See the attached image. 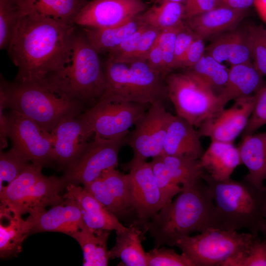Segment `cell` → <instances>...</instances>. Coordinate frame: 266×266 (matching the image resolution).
Here are the masks:
<instances>
[{"label": "cell", "instance_id": "cell-14", "mask_svg": "<svg viewBox=\"0 0 266 266\" xmlns=\"http://www.w3.org/2000/svg\"><path fill=\"white\" fill-rule=\"evenodd\" d=\"M145 9L142 0H91L80 10L75 25L90 28L116 27L130 22Z\"/></svg>", "mask_w": 266, "mask_h": 266}, {"label": "cell", "instance_id": "cell-4", "mask_svg": "<svg viewBox=\"0 0 266 266\" xmlns=\"http://www.w3.org/2000/svg\"><path fill=\"white\" fill-rule=\"evenodd\" d=\"M99 54L83 31H75L67 64L44 84L61 95L78 100L89 107L94 105L106 87Z\"/></svg>", "mask_w": 266, "mask_h": 266}, {"label": "cell", "instance_id": "cell-26", "mask_svg": "<svg viewBox=\"0 0 266 266\" xmlns=\"http://www.w3.org/2000/svg\"><path fill=\"white\" fill-rule=\"evenodd\" d=\"M67 184L62 177H47L42 174L30 191L27 197L20 206L16 214H34L45 210L49 205H56L62 202L65 197L60 194Z\"/></svg>", "mask_w": 266, "mask_h": 266}, {"label": "cell", "instance_id": "cell-31", "mask_svg": "<svg viewBox=\"0 0 266 266\" xmlns=\"http://www.w3.org/2000/svg\"><path fill=\"white\" fill-rule=\"evenodd\" d=\"M144 24L139 15L123 25L108 28H83V32L92 46L99 53H109Z\"/></svg>", "mask_w": 266, "mask_h": 266}, {"label": "cell", "instance_id": "cell-11", "mask_svg": "<svg viewBox=\"0 0 266 266\" xmlns=\"http://www.w3.org/2000/svg\"><path fill=\"white\" fill-rule=\"evenodd\" d=\"M172 114L166 111L164 103L150 105L143 116L135 123V129L126 143L132 148L133 157L128 163L146 161L163 154L168 125Z\"/></svg>", "mask_w": 266, "mask_h": 266}, {"label": "cell", "instance_id": "cell-48", "mask_svg": "<svg viewBox=\"0 0 266 266\" xmlns=\"http://www.w3.org/2000/svg\"><path fill=\"white\" fill-rule=\"evenodd\" d=\"M184 4V20L208 11L222 5L219 0H187Z\"/></svg>", "mask_w": 266, "mask_h": 266}, {"label": "cell", "instance_id": "cell-51", "mask_svg": "<svg viewBox=\"0 0 266 266\" xmlns=\"http://www.w3.org/2000/svg\"><path fill=\"white\" fill-rule=\"evenodd\" d=\"M222 5L242 10H247L253 5L254 0H219Z\"/></svg>", "mask_w": 266, "mask_h": 266}, {"label": "cell", "instance_id": "cell-29", "mask_svg": "<svg viewBox=\"0 0 266 266\" xmlns=\"http://www.w3.org/2000/svg\"><path fill=\"white\" fill-rule=\"evenodd\" d=\"M116 233L115 244L109 251L110 259L119 258L126 266H148L146 252L142 245L143 233L137 225L132 224Z\"/></svg>", "mask_w": 266, "mask_h": 266}, {"label": "cell", "instance_id": "cell-38", "mask_svg": "<svg viewBox=\"0 0 266 266\" xmlns=\"http://www.w3.org/2000/svg\"><path fill=\"white\" fill-rule=\"evenodd\" d=\"M222 266H266V241L255 235L246 253L230 258Z\"/></svg>", "mask_w": 266, "mask_h": 266}, {"label": "cell", "instance_id": "cell-5", "mask_svg": "<svg viewBox=\"0 0 266 266\" xmlns=\"http://www.w3.org/2000/svg\"><path fill=\"white\" fill-rule=\"evenodd\" d=\"M0 100L5 108L33 120L49 133L62 120L75 117L87 109L80 101L61 95L40 83L1 80Z\"/></svg>", "mask_w": 266, "mask_h": 266}, {"label": "cell", "instance_id": "cell-27", "mask_svg": "<svg viewBox=\"0 0 266 266\" xmlns=\"http://www.w3.org/2000/svg\"><path fill=\"white\" fill-rule=\"evenodd\" d=\"M0 256L6 258L17 255L22 250V243L32 233L33 224L28 217L0 207Z\"/></svg>", "mask_w": 266, "mask_h": 266}, {"label": "cell", "instance_id": "cell-15", "mask_svg": "<svg viewBox=\"0 0 266 266\" xmlns=\"http://www.w3.org/2000/svg\"><path fill=\"white\" fill-rule=\"evenodd\" d=\"M256 98L257 94L235 100L230 108H224L216 113L198 128L199 136L233 143L246 128Z\"/></svg>", "mask_w": 266, "mask_h": 266}, {"label": "cell", "instance_id": "cell-37", "mask_svg": "<svg viewBox=\"0 0 266 266\" xmlns=\"http://www.w3.org/2000/svg\"><path fill=\"white\" fill-rule=\"evenodd\" d=\"M21 17L16 0H0V48H7Z\"/></svg>", "mask_w": 266, "mask_h": 266}, {"label": "cell", "instance_id": "cell-53", "mask_svg": "<svg viewBox=\"0 0 266 266\" xmlns=\"http://www.w3.org/2000/svg\"><path fill=\"white\" fill-rule=\"evenodd\" d=\"M156 3H161L165 2H174L183 3H185L187 0H153Z\"/></svg>", "mask_w": 266, "mask_h": 266}, {"label": "cell", "instance_id": "cell-22", "mask_svg": "<svg viewBox=\"0 0 266 266\" xmlns=\"http://www.w3.org/2000/svg\"><path fill=\"white\" fill-rule=\"evenodd\" d=\"M264 76L252 62L231 66L226 85L218 95L222 106L256 94L266 86Z\"/></svg>", "mask_w": 266, "mask_h": 266}, {"label": "cell", "instance_id": "cell-39", "mask_svg": "<svg viewBox=\"0 0 266 266\" xmlns=\"http://www.w3.org/2000/svg\"><path fill=\"white\" fill-rule=\"evenodd\" d=\"M251 48L252 61L256 68L266 76V29L262 25L246 27Z\"/></svg>", "mask_w": 266, "mask_h": 266}, {"label": "cell", "instance_id": "cell-30", "mask_svg": "<svg viewBox=\"0 0 266 266\" xmlns=\"http://www.w3.org/2000/svg\"><path fill=\"white\" fill-rule=\"evenodd\" d=\"M43 166L32 163L0 191V207L16 212L41 175Z\"/></svg>", "mask_w": 266, "mask_h": 266}, {"label": "cell", "instance_id": "cell-7", "mask_svg": "<svg viewBox=\"0 0 266 266\" xmlns=\"http://www.w3.org/2000/svg\"><path fill=\"white\" fill-rule=\"evenodd\" d=\"M168 99L176 115L195 128L224 108L218 94L190 70L166 77Z\"/></svg>", "mask_w": 266, "mask_h": 266}, {"label": "cell", "instance_id": "cell-13", "mask_svg": "<svg viewBox=\"0 0 266 266\" xmlns=\"http://www.w3.org/2000/svg\"><path fill=\"white\" fill-rule=\"evenodd\" d=\"M130 171L131 193L136 225L146 224L165 205L169 203L155 179L150 162L127 163Z\"/></svg>", "mask_w": 266, "mask_h": 266}, {"label": "cell", "instance_id": "cell-33", "mask_svg": "<svg viewBox=\"0 0 266 266\" xmlns=\"http://www.w3.org/2000/svg\"><path fill=\"white\" fill-rule=\"evenodd\" d=\"M184 15L183 3L165 2L153 5L139 17L144 24L162 31L180 25Z\"/></svg>", "mask_w": 266, "mask_h": 266}, {"label": "cell", "instance_id": "cell-18", "mask_svg": "<svg viewBox=\"0 0 266 266\" xmlns=\"http://www.w3.org/2000/svg\"><path fill=\"white\" fill-rule=\"evenodd\" d=\"M64 200L48 210L30 215L33 224L32 233L57 232L71 236L84 226L82 215L75 200L68 193Z\"/></svg>", "mask_w": 266, "mask_h": 266}, {"label": "cell", "instance_id": "cell-35", "mask_svg": "<svg viewBox=\"0 0 266 266\" xmlns=\"http://www.w3.org/2000/svg\"><path fill=\"white\" fill-rule=\"evenodd\" d=\"M188 69L218 95L226 85L228 79L229 69L206 53L193 67Z\"/></svg>", "mask_w": 266, "mask_h": 266}, {"label": "cell", "instance_id": "cell-50", "mask_svg": "<svg viewBox=\"0 0 266 266\" xmlns=\"http://www.w3.org/2000/svg\"><path fill=\"white\" fill-rule=\"evenodd\" d=\"M5 106L2 100H0V150L7 146V122L6 115L3 114Z\"/></svg>", "mask_w": 266, "mask_h": 266}, {"label": "cell", "instance_id": "cell-6", "mask_svg": "<svg viewBox=\"0 0 266 266\" xmlns=\"http://www.w3.org/2000/svg\"><path fill=\"white\" fill-rule=\"evenodd\" d=\"M103 68L106 87L100 100L151 105L168 99L166 77L146 60L122 63L107 59Z\"/></svg>", "mask_w": 266, "mask_h": 266}, {"label": "cell", "instance_id": "cell-44", "mask_svg": "<svg viewBox=\"0 0 266 266\" xmlns=\"http://www.w3.org/2000/svg\"><path fill=\"white\" fill-rule=\"evenodd\" d=\"M266 124V86L257 93L255 104L242 137L255 133Z\"/></svg>", "mask_w": 266, "mask_h": 266}, {"label": "cell", "instance_id": "cell-46", "mask_svg": "<svg viewBox=\"0 0 266 266\" xmlns=\"http://www.w3.org/2000/svg\"><path fill=\"white\" fill-rule=\"evenodd\" d=\"M161 31L147 26L139 41L137 48L129 62L146 60L148 53L157 41Z\"/></svg>", "mask_w": 266, "mask_h": 266}, {"label": "cell", "instance_id": "cell-3", "mask_svg": "<svg viewBox=\"0 0 266 266\" xmlns=\"http://www.w3.org/2000/svg\"><path fill=\"white\" fill-rule=\"evenodd\" d=\"M201 178L210 187L215 206L218 229H246L258 235L266 212V188L244 178L218 181L205 171Z\"/></svg>", "mask_w": 266, "mask_h": 266}, {"label": "cell", "instance_id": "cell-23", "mask_svg": "<svg viewBox=\"0 0 266 266\" xmlns=\"http://www.w3.org/2000/svg\"><path fill=\"white\" fill-rule=\"evenodd\" d=\"M247 14V10L221 5L185 20L199 36L205 39L236 28Z\"/></svg>", "mask_w": 266, "mask_h": 266}, {"label": "cell", "instance_id": "cell-34", "mask_svg": "<svg viewBox=\"0 0 266 266\" xmlns=\"http://www.w3.org/2000/svg\"><path fill=\"white\" fill-rule=\"evenodd\" d=\"M174 182L182 186L201 178L204 170L200 159L162 155L160 156Z\"/></svg>", "mask_w": 266, "mask_h": 266}, {"label": "cell", "instance_id": "cell-21", "mask_svg": "<svg viewBox=\"0 0 266 266\" xmlns=\"http://www.w3.org/2000/svg\"><path fill=\"white\" fill-rule=\"evenodd\" d=\"M195 128L183 118L172 114L167 129L163 155L200 159L204 150Z\"/></svg>", "mask_w": 266, "mask_h": 266}, {"label": "cell", "instance_id": "cell-41", "mask_svg": "<svg viewBox=\"0 0 266 266\" xmlns=\"http://www.w3.org/2000/svg\"><path fill=\"white\" fill-rule=\"evenodd\" d=\"M150 163L159 188L166 200L171 202L172 198L182 190V187L173 180L160 156L153 158Z\"/></svg>", "mask_w": 266, "mask_h": 266}, {"label": "cell", "instance_id": "cell-17", "mask_svg": "<svg viewBox=\"0 0 266 266\" xmlns=\"http://www.w3.org/2000/svg\"><path fill=\"white\" fill-rule=\"evenodd\" d=\"M51 133L53 138V162L60 168L66 169L78 160L94 133L79 114L62 120Z\"/></svg>", "mask_w": 266, "mask_h": 266}, {"label": "cell", "instance_id": "cell-54", "mask_svg": "<svg viewBox=\"0 0 266 266\" xmlns=\"http://www.w3.org/2000/svg\"><path fill=\"white\" fill-rule=\"evenodd\" d=\"M260 233L263 235L264 239L266 241V212L265 216L264 221L262 225Z\"/></svg>", "mask_w": 266, "mask_h": 266}, {"label": "cell", "instance_id": "cell-36", "mask_svg": "<svg viewBox=\"0 0 266 266\" xmlns=\"http://www.w3.org/2000/svg\"><path fill=\"white\" fill-rule=\"evenodd\" d=\"M28 160L15 147L0 154V191L15 179L28 165Z\"/></svg>", "mask_w": 266, "mask_h": 266}, {"label": "cell", "instance_id": "cell-20", "mask_svg": "<svg viewBox=\"0 0 266 266\" xmlns=\"http://www.w3.org/2000/svg\"><path fill=\"white\" fill-rule=\"evenodd\" d=\"M66 189L75 200L85 226L92 231H123L119 219L84 188L68 184Z\"/></svg>", "mask_w": 266, "mask_h": 266}, {"label": "cell", "instance_id": "cell-1", "mask_svg": "<svg viewBox=\"0 0 266 266\" xmlns=\"http://www.w3.org/2000/svg\"><path fill=\"white\" fill-rule=\"evenodd\" d=\"M75 26L35 14L22 15L7 48L18 68L15 81L44 84L62 70L69 58Z\"/></svg>", "mask_w": 266, "mask_h": 266}, {"label": "cell", "instance_id": "cell-28", "mask_svg": "<svg viewBox=\"0 0 266 266\" xmlns=\"http://www.w3.org/2000/svg\"><path fill=\"white\" fill-rule=\"evenodd\" d=\"M238 148L242 163L248 170L244 178L258 187L266 180V131L242 137Z\"/></svg>", "mask_w": 266, "mask_h": 266}, {"label": "cell", "instance_id": "cell-40", "mask_svg": "<svg viewBox=\"0 0 266 266\" xmlns=\"http://www.w3.org/2000/svg\"><path fill=\"white\" fill-rule=\"evenodd\" d=\"M146 253L148 266H195L185 254L179 255L173 249L160 247Z\"/></svg>", "mask_w": 266, "mask_h": 266}, {"label": "cell", "instance_id": "cell-9", "mask_svg": "<svg viewBox=\"0 0 266 266\" xmlns=\"http://www.w3.org/2000/svg\"><path fill=\"white\" fill-rule=\"evenodd\" d=\"M150 106L101 100L80 115L94 134L105 139L119 140L126 138L130 128L143 116Z\"/></svg>", "mask_w": 266, "mask_h": 266}, {"label": "cell", "instance_id": "cell-43", "mask_svg": "<svg viewBox=\"0 0 266 266\" xmlns=\"http://www.w3.org/2000/svg\"><path fill=\"white\" fill-rule=\"evenodd\" d=\"M147 25L144 24L108 53V59L117 62H128L135 52Z\"/></svg>", "mask_w": 266, "mask_h": 266}, {"label": "cell", "instance_id": "cell-45", "mask_svg": "<svg viewBox=\"0 0 266 266\" xmlns=\"http://www.w3.org/2000/svg\"><path fill=\"white\" fill-rule=\"evenodd\" d=\"M199 36L184 22L175 39L173 69L180 68L182 59L192 42Z\"/></svg>", "mask_w": 266, "mask_h": 266}, {"label": "cell", "instance_id": "cell-49", "mask_svg": "<svg viewBox=\"0 0 266 266\" xmlns=\"http://www.w3.org/2000/svg\"><path fill=\"white\" fill-rule=\"evenodd\" d=\"M146 61L150 66L165 77L162 51L157 41L150 50Z\"/></svg>", "mask_w": 266, "mask_h": 266}, {"label": "cell", "instance_id": "cell-12", "mask_svg": "<svg viewBox=\"0 0 266 266\" xmlns=\"http://www.w3.org/2000/svg\"><path fill=\"white\" fill-rule=\"evenodd\" d=\"M7 135L12 146L29 161L42 166L53 162V138L35 121L10 110L5 114Z\"/></svg>", "mask_w": 266, "mask_h": 266}, {"label": "cell", "instance_id": "cell-10", "mask_svg": "<svg viewBox=\"0 0 266 266\" xmlns=\"http://www.w3.org/2000/svg\"><path fill=\"white\" fill-rule=\"evenodd\" d=\"M126 140L105 139L95 134L94 140L88 142L78 160L65 170L63 177L67 185L81 183L86 186L103 171L116 168L119 151Z\"/></svg>", "mask_w": 266, "mask_h": 266}, {"label": "cell", "instance_id": "cell-19", "mask_svg": "<svg viewBox=\"0 0 266 266\" xmlns=\"http://www.w3.org/2000/svg\"><path fill=\"white\" fill-rule=\"evenodd\" d=\"M205 53L221 63L230 65L252 62V55L246 27H237L212 38L206 46Z\"/></svg>", "mask_w": 266, "mask_h": 266}, {"label": "cell", "instance_id": "cell-8", "mask_svg": "<svg viewBox=\"0 0 266 266\" xmlns=\"http://www.w3.org/2000/svg\"><path fill=\"white\" fill-rule=\"evenodd\" d=\"M255 235L211 228L197 235L182 237L176 246L195 266H222L230 258L246 253Z\"/></svg>", "mask_w": 266, "mask_h": 266}, {"label": "cell", "instance_id": "cell-52", "mask_svg": "<svg viewBox=\"0 0 266 266\" xmlns=\"http://www.w3.org/2000/svg\"><path fill=\"white\" fill-rule=\"evenodd\" d=\"M253 5L261 19L266 24V0H254Z\"/></svg>", "mask_w": 266, "mask_h": 266}, {"label": "cell", "instance_id": "cell-32", "mask_svg": "<svg viewBox=\"0 0 266 266\" xmlns=\"http://www.w3.org/2000/svg\"><path fill=\"white\" fill-rule=\"evenodd\" d=\"M110 231H92L85 225L71 237L80 245L84 266H106L110 259L106 243Z\"/></svg>", "mask_w": 266, "mask_h": 266}, {"label": "cell", "instance_id": "cell-25", "mask_svg": "<svg viewBox=\"0 0 266 266\" xmlns=\"http://www.w3.org/2000/svg\"><path fill=\"white\" fill-rule=\"evenodd\" d=\"M21 16L35 14L67 25L75 19L87 0H16Z\"/></svg>", "mask_w": 266, "mask_h": 266}, {"label": "cell", "instance_id": "cell-2", "mask_svg": "<svg viewBox=\"0 0 266 266\" xmlns=\"http://www.w3.org/2000/svg\"><path fill=\"white\" fill-rule=\"evenodd\" d=\"M173 200L163 207L145 225L154 248L176 246L182 237L217 228L215 206L209 186L199 178L181 186Z\"/></svg>", "mask_w": 266, "mask_h": 266}, {"label": "cell", "instance_id": "cell-47", "mask_svg": "<svg viewBox=\"0 0 266 266\" xmlns=\"http://www.w3.org/2000/svg\"><path fill=\"white\" fill-rule=\"evenodd\" d=\"M204 40L198 36L192 42L182 59L180 68L190 69L200 59L205 51Z\"/></svg>", "mask_w": 266, "mask_h": 266}, {"label": "cell", "instance_id": "cell-24", "mask_svg": "<svg viewBox=\"0 0 266 266\" xmlns=\"http://www.w3.org/2000/svg\"><path fill=\"white\" fill-rule=\"evenodd\" d=\"M200 160L204 170L218 181L230 179L234 170L242 164L238 148L233 142L216 140H211Z\"/></svg>", "mask_w": 266, "mask_h": 266}, {"label": "cell", "instance_id": "cell-42", "mask_svg": "<svg viewBox=\"0 0 266 266\" xmlns=\"http://www.w3.org/2000/svg\"><path fill=\"white\" fill-rule=\"evenodd\" d=\"M184 23L178 27L161 31L158 37L157 41L162 51L166 76L173 70L176 36Z\"/></svg>", "mask_w": 266, "mask_h": 266}, {"label": "cell", "instance_id": "cell-16", "mask_svg": "<svg viewBox=\"0 0 266 266\" xmlns=\"http://www.w3.org/2000/svg\"><path fill=\"white\" fill-rule=\"evenodd\" d=\"M83 188L118 219L135 214L129 173L125 174L116 168L108 169Z\"/></svg>", "mask_w": 266, "mask_h": 266}]
</instances>
